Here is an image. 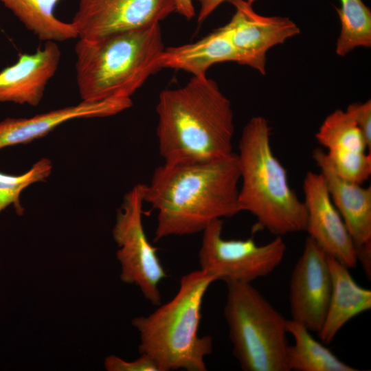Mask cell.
Listing matches in <instances>:
<instances>
[{"instance_id":"1","label":"cell","mask_w":371,"mask_h":371,"mask_svg":"<svg viewBox=\"0 0 371 371\" xmlns=\"http://www.w3.org/2000/svg\"><path fill=\"white\" fill-rule=\"evenodd\" d=\"M236 153L213 161L164 164L147 184L144 203L157 212L155 240L202 232L217 219L240 212Z\"/></svg>"},{"instance_id":"2","label":"cell","mask_w":371,"mask_h":371,"mask_svg":"<svg viewBox=\"0 0 371 371\" xmlns=\"http://www.w3.org/2000/svg\"><path fill=\"white\" fill-rule=\"evenodd\" d=\"M159 152L166 164L206 162L233 151L231 101L207 76L162 91L156 106Z\"/></svg>"},{"instance_id":"3","label":"cell","mask_w":371,"mask_h":371,"mask_svg":"<svg viewBox=\"0 0 371 371\" xmlns=\"http://www.w3.org/2000/svg\"><path fill=\"white\" fill-rule=\"evenodd\" d=\"M164 49L159 23L79 38L75 46L76 72L82 101L128 99L160 69Z\"/></svg>"},{"instance_id":"4","label":"cell","mask_w":371,"mask_h":371,"mask_svg":"<svg viewBox=\"0 0 371 371\" xmlns=\"http://www.w3.org/2000/svg\"><path fill=\"white\" fill-rule=\"evenodd\" d=\"M271 128L262 116L244 126L236 153L240 173L238 204L257 225L276 236L305 231L306 210L291 188L286 170L271 146Z\"/></svg>"},{"instance_id":"5","label":"cell","mask_w":371,"mask_h":371,"mask_svg":"<svg viewBox=\"0 0 371 371\" xmlns=\"http://www.w3.org/2000/svg\"><path fill=\"white\" fill-rule=\"evenodd\" d=\"M218 278L202 269L183 275L176 295L147 316L132 322L139 333V351L151 357L160 371H205L212 339L200 336L203 297Z\"/></svg>"},{"instance_id":"6","label":"cell","mask_w":371,"mask_h":371,"mask_svg":"<svg viewBox=\"0 0 371 371\" xmlns=\"http://www.w3.org/2000/svg\"><path fill=\"white\" fill-rule=\"evenodd\" d=\"M224 316L233 354L245 371H288L287 319L251 285L225 281Z\"/></svg>"},{"instance_id":"7","label":"cell","mask_w":371,"mask_h":371,"mask_svg":"<svg viewBox=\"0 0 371 371\" xmlns=\"http://www.w3.org/2000/svg\"><path fill=\"white\" fill-rule=\"evenodd\" d=\"M144 203L142 186L137 184L124 195L112 233L118 247L121 280L138 286L151 304L160 305L159 286L166 273L144 228Z\"/></svg>"},{"instance_id":"8","label":"cell","mask_w":371,"mask_h":371,"mask_svg":"<svg viewBox=\"0 0 371 371\" xmlns=\"http://www.w3.org/2000/svg\"><path fill=\"white\" fill-rule=\"evenodd\" d=\"M223 221L217 219L202 232L199 252L201 269L218 280L251 283L273 272L281 263L286 251L282 236L257 245L251 238L225 239Z\"/></svg>"},{"instance_id":"9","label":"cell","mask_w":371,"mask_h":371,"mask_svg":"<svg viewBox=\"0 0 371 371\" xmlns=\"http://www.w3.org/2000/svg\"><path fill=\"white\" fill-rule=\"evenodd\" d=\"M176 11L174 0H80L71 22L79 38H98L159 23Z\"/></svg>"},{"instance_id":"10","label":"cell","mask_w":371,"mask_h":371,"mask_svg":"<svg viewBox=\"0 0 371 371\" xmlns=\"http://www.w3.org/2000/svg\"><path fill=\"white\" fill-rule=\"evenodd\" d=\"M331 286L328 256L307 237L291 276V319L311 332H319L326 314Z\"/></svg>"},{"instance_id":"11","label":"cell","mask_w":371,"mask_h":371,"mask_svg":"<svg viewBox=\"0 0 371 371\" xmlns=\"http://www.w3.org/2000/svg\"><path fill=\"white\" fill-rule=\"evenodd\" d=\"M307 218L305 231L330 257L349 269L358 261L353 240L333 204L322 175L308 172L303 181Z\"/></svg>"},{"instance_id":"12","label":"cell","mask_w":371,"mask_h":371,"mask_svg":"<svg viewBox=\"0 0 371 371\" xmlns=\"http://www.w3.org/2000/svg\"><path fill=\"white\" fill-rule=\"evenodd\" d=\"M236 12L227 26L238 56V64L266 73V54L272 47L297 35L300 30L289 18L256 13L245 0H232Z\"/></svg>"},{"instance_id":"13","label":"cell","mask_w":371,"mask_h":371,"mask_svg":"<svg viewBox=\"0 0 371 371\" xmlns=\"http://www.w3.org/2000/svg\"><path fill=\"white\" fill-rule=\"evenodd\" d=\"M60 56V48L53 41H46L33 54H21L14 64L0 71V102L38 105L58 69Z\"/></svg>"},{"instance_id":"14","label":"cell","mask_w":371,"mask_h":371,"mask_svg":"<svg viewBox=\"0 0 371 371\" xmlns=\"http://www.w3.org/2000/svg\"><path fill=\"white\" fill-rule=\"evenodd\" d=\"M313 159L320 170L333 204L340 214L358 251L371 245V186L337 174L324 150L317 148Z\"/></svg>"},{"instance_id":"15","label":"cell","mask_w":371,"mask_h":371,"mask_svg":"<svg viewBox=\"0 0 371 371\" xmlns=\"http://www.w3.org/2000/svg\"><path fill=\"white\" fill-rule=\"evenodd\" d=\"M131 98L80 103L31 117L6 118L0 122V150L27 144L47 135L58 126L71 120L108 117L131 107Z\"/></svg>"},{"instance_id":"16","label":"cell","mask_w":371,"mask_h":371,"mask_svg":"<svg viewBox=\"0 0 371 371\" xmlns=\"http://www.w3.org/2000/svg\"><path fill=\"white\" fill-rule=\"evenodd\" d=\"M328 264L331 292L323 324L317 333L324 344H330L350 320L371 308V291L359 286L344 265L330 256Z\"/></svg>"},{"instance_id":"17","label":"cell","mask_w":371,"mask_h":371,"mask_svg":"<svg viewBox=\"0 0 371 371\" xmlns=\"http://www.w3.org/2000/svg\"><path fill=\"white\" fill-rule=\"evenodd\" d=\"M225 61L238 63V56L226 25L196 42L164 48L158 61L159 69L188 71L193 76H206L213 65Z\"/></svg>"},{"instance_id":"18","label":"cell","mask_w":371,"mask_h":371,"mask_svg":"<svg viewBox=\"0 0 371 371\" xmlns=\"http://www.w3.org/2000/svg\"><path fill=\"white\" fill-rule=\"evenodd\" d=\"M286 330L294 339L286 353L288 371H357L319 342L306 327L287 319Z\"/></svg>"},{"instance_id":"19","label":"cell","mask_w":371,"mask_h":371,"mask_svg":"<svg viewBox=\"0 0 371 371\" xmlns=\"http://www.w3.org/2000/svg\"><path fill=\"white\" fill-rule=\"evenodd\" d=\"M31 32L44 41L63 42L78 37L71 23L54 14L62 0H0Z\"/></svg>"},{"instance_id":"20","label":"cell","mask_w":371,"mask_h":371,"mask_svg":"<svg viewBox=\"0 0 371 371\" xmlns=\"http://www.w3.org/2000/svg\"><path fill=\"white\" fill-rule=\"evenodd\" d=\"M328 155L370 152L361 130L345 111L337 109L323 121L315 134Z\"/></svg>"},{"instance_id":"21","label":"cell","mask_w":371,"mask_h":371,"mask_svg":"<svg viewBox=\"0 0 371 371\" xmlns=\"http://www.w3.org/2000/svg\"><path fill=\"white\" fill-rule=\"evenodd\" d=\"M340 33L335 52L344 56L356 47L371 46V12L363 0H340Z\"/></svg>"},{"instance_id":"22","label":"cell","mask_w":371,"mask_h":371,"mask_svg":"<svg viewBox=\"0 0 371 371\" xmlns=\"http://www.w3.org/2000/svg\"><path fill=\"white\" fill-rule=\"evenodd\" d=\"M52 170L51 161L43 158L22 175H10L0 172V213L12 205L16 213L21 215L23 208L21 204L20 196L23 190L34 183L45 179Z\"/></svg>"},{"instance_id":"23","label":"cell","mask_w":371,"mask_h":371,"mask_svg":"<svg viewBox=\"0 0 371 371\" xmlns=\"http://www.w3.org/2000/svg\"><path fill=\"white\" fill-rule=\"evenodd\" d=\"M104 365L108 371H160L156 362L144 354H141L139 358L132 361L109 355L105 358Z\"/></svg>"},{"instance_id":"24","label":"cell","mask_w":371,"mask_h":371,"mask_svg":"<svg viewBox=\"0 0 371 371\" xmlns=\"http://www.w3.org/2000/svg\"><path fill=\"white\" fill-rule=\"evenodd\" d=\"M346 111L352 117L371 148V101L350 104Z\"/></svg>"},{"instance_id":"25","label":"cell","mask_w":371,"mask_h":371,"mask_svg":"<svg viewBox=\"0 0 371 371\" xmlns=\"http://www.w3.org/2000/svg\"><path fill=\"white\" fill-rule=\"evenodd\" d=\"M232 0H197L199 3V11L197 16L199 23L204 21L220 5ZM252 5L255 0H245Z\"/></svg>"},{"instance_id":"26","label":"cell","mask_w":371,"mask_h":371,"mask_svg":"<svg viewBox=\"0 0 371 371\" xmlns=\"http://www.w3.org/2000/svg\"><path fill=\"white\" fill-rule=\"evenodd\" d=\"M176 12L186 19H192L195 16V10L192 0H174Z\"/></svg>"}]
</instances>
